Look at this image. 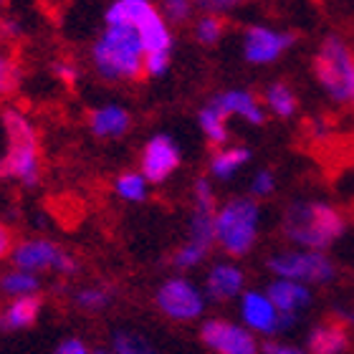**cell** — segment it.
Returning a JSON list of instances; mask_svg holds the SVG:
<instances>
[{"label": "cell", "instance_id": "19", "mask_svg": "<svg viewBox=\"0 0 354 354\" xmlns=\"http://www.w3.org/2000/svg\"><path fill=\"white\" fill-rule=\"evenodd\" d=\"M198 124L203 129V134H205V140L210 145H215V147H223L228 142V117L213 102H207L198 111Z\"/></svg>", "mask_w": 354, "mask_h": 354}, {"label": "cell", "instance_id": "6", "mask_svg": "<svg viewBox=\"0 0 354 354\" xmlns=\"http://www.w3.org/2000/svg\"><path fill=\"white\" fill-rule=\"evenodd\" d=\"M268 271L279 279L296 281V283H329L337 276L332 259L322 251H283L268 259Z\"/></svg>", "mask_w": 354, "mask_h": 354}, {"label": "cell", "instance_id": "16", "mask_svg": "<svg viewBox=\"0 0 354 354\" xmlns=\"http://www.w3.org/2000/svg\"><path fill=\"white\" fill-rule=\"evenodd\" d=\"M129 127H132V114L119 104H104L99 109L88 111V129L99 140L122 137L129 132Z\"/></svg>", "mask_w": 354, "mask_h": 354}, {"label": "cell", "instance_id": "3", "mask_svg": "<svg viewBox=\"0 0 354 354\" xmlns=\"http://www.w3.org/2000/svg\"><path fill=\"white\" fill-rule=\"evenodd\" d=\"M6 127V157L3 175L15 177L26 187H33L41 180V149H38L36 127L21 109H3Z\"/></svg>", "mask_w": 354, "mask_h": 354}, {"label": "cell", "instance_id": "4", "mask_svg": "<svg viewBox=\"0 0 354 354\" xmlns=\"http://www.w3.org/2000/svg\"><path fill=\"white\" fill-rule=\"evenodd\" d=\"M261 207L253 198H230L215 213V243L223 251L241 259L253 251L259 238Z\"/></svg>", "mask_w": 354, "mask_h": 354}, {"label": "cell", "instance_id": "13", "mask_svg": "<svg viewBox=\"0 0 354 354\" xmlns=\"http://www.w3.org/2000/svg\"><path fill=\"white\" fill-rule=\"evenodd\" d=\"M245 276L236 263H215L207 271L205 279V299L210 301H230L243 294Z\"/></svg>", "mask_w": 354, "mask_h": 354}, {"label": "cell", "instance_id": "24", "mask_svg": "<svg viewBox=\"0 0 354 354\" xmlns=\"http://www.w3.org/2000/svg\"><path fill=\"white\" fill-rule=\"evenodd\" d=\"M223 30H225V23H223L221 15L205 13L195 23V38H198L203 46H215L223 38Z\"/></svg>", "mask_w": 354, "mask_h": 354}, {"label": "cell", "instance_id": "26", "mask_svg": "<svg viewBox=\"0 0 354 354\" xmlns=\"http://www.w3.org/2000/svg\"><path fill=\"white\" fill-rule=\"evenodd\" d=\"M207 253H210L207 248H203V245L187 241V243H183L175 251V256H172V266H175V268H180V271H187V268H195L198 263H203Z\"/></svg>", "mask_w": 354, "mask_h": 354}, {"label": "cell", "instance_id": "7", "mask_svg": "<svg viewBox=\"0 0 354 354\" xmlns=\"http://www.w3.org/2000/svg\"><path fill=\"white\" fill-rule=\"evenodd\" d=\"M15 268L21 271H59L64 276H74L79 271V263L71 253H66L59 243H53L48 238H26L21 243H15L10 253Z\"/></svg>", "mask_w": 354, "mask_h": 354}, {"label": "cell", "instance_id": "31", "mask_svg": "<svg viewBox=\"0 0 354 354\" xmlns=\"http://www.w3.org/2000/svg\"><path fill=\"white\" fill-rule=\"evenodd\" d=\"M53 74H56V79L64 84L79 82V68H76L71 61H56V64H53Z\"/></svg>", "mask_w": 354, "mask_h": 354}, {"label": "cell", "instance_id": "17", "mask_svg": "<svg viewBox=\"0 0 354 354\" xmlns=\"http://www.w3.org/2000/svg\"><path fill=\"white\" fill-rule=\"evenodd\" d=\"M266 296L271 299V304L279 309V314H299L304 306L311 304V291L304 283L288 279H276L268 283Z\"/></svg>", "mask_w": 354, "mask_h": 354}, {"label": "cell", "instance_id": "33", "mask_svg": "<svg viewBox=\"0 0 354 354\" xmlns=\"http://www.w3.org/2000/svg\"><path fill=\"white\" fill-rule=\"evenodd\" d=\"M15 243H13V233L8 228L6 223H0V261L10 259V253H13Z\"/></svg>", "mask_w": 354, "mask_h": 354}, {"label": "cell", "instance_id": "32", "mask_svg": "<svg viewBox=\"0 0 354 354\" xmlns=\"http://www.w3.org/2000/svg\"><path fill=\"white\" fill-rule=\"evenodd\" d=\"M241 0H192V6L203 8L205 13H223V10H230V8H236Z\"/></svg>", "mask_w": 354, "mask_h": 354}, {"label": "cell", "instance_id": "36", "mask_svg": "<svg viewBox=\"0 0 354 354\" xmlns=\"http://www.w3.org/2000/svg\"><path fill=\"white\" fill-rule=\"evenodd\" d=\"M3 33H6L8 38H15L18 33H21V26L15 21H3Z\"/></svg>", "mask_w": 354, "mask_h": 354}, {"label": "cell", "instance_id": "18", "mask_svg": "<svg viewBox=\"0 0 354 354\" xmlns=\"http://www.w3.org/2000/svg\"><path fill=\"white\" fill-rule=\"evenodd\" d=\"M41 309H44V301L41 296H21V299H10L8 306L0 314V329L6 332H21V329H28L38 322L41 317Z\"/></svg>", "mask_w": 354, "mask_h": 354}, {"label": "cell", "instance_id": "5", "mask_svg": "<svg viewBox=\"0 0 354 354\" xmlns=\"http://www.w3.org/2000/svg\"><path fill=\"white\" fill-rule=\"evenodd\" d=\"M314 74L337 102H354V53L337 36H329L314 59Z\"/></svg>", "mask_w": 354, "mask_h": 354}, {"label": "cell", "instance_id": "23", "mask_svg": "<svg viewBox=\"0 0 354 354\" xmlns=\"http://www.w3.org/2000/svg\"><path fill=\"white\" fill-rule=\"evenodd\" d=\"M266 106L276 117H291L296 111V96L286 84H271L266 88Z\"/></svg>", "mask_w": 354, "mask_h": 354}, {"label": "cell", "instance_id": "2", "mask_svg": "<svg viewBox=\"0 0 354 354\" xmlns=\"http://www.w3.org/2000/svg\"><path fill=\"white\" fill-rule=\"evenodd\" d=\"M347 223L337 207L319 200H299L283 215V236L306 251H324L344 233Z\"/></svg>", "mask_w": 354, "mask_h": 354}, {"label": "cell", "instance_id": "12", "mask_svg": "<svg viewBox=\"0 0 354 354\" xmlns=\"http://www.w3.org/2000/svg\"><path fill=\"white\" fill-rule=\"evenodd\" d=\"M241 319H243L245 329H251V332H259V334L281 332L279 309L261 291H245L241 296Z\"/></svg>", "mask_w": 354, "mask_h": 354}, {"label": "cell", "instance_id": "22", "mask_svg": "<svg viewBox=\"0 0 354 354\" xmlns=\"http://www.w3.org/2000/svg\"><path fill=\"white\" fill-rule=\"evenodd\" d=\"M147 180L142 172H122L114 183V192L127 203H142L147 198Z\"/></svg>", "mask_w": 354, "mask_h": 354}, {"label": "cell", "instance_id": "21", "mask_svg": "<svg viewBox=\"0 0 354 354\" xmlns=\"http://www.w3.org/2000/svg\"><path fill=\"white\" fill-rule=\"evenodd\" d=\"M38 288H41V281H38L36 273L28 271H8L0 276V291L8 294L10 299H21V296H38Z\"/></svg>", "mask_w": 354, "mask_h": 354}, {"label": "cell", "instance_id": "25", "mask_svg": "<svg viewBox=\"0 0 354 354\" xmlns=\"http://www.w3.org/2000/svg\"><path fill=\"white\" fill-rule=\"evenodd\" d=\"M76 304L84 311H102L111 304V291L106 286H86L76 294Z\"/></svg>", "mask_w": 354, "mask_h": 354}, {"label": "cell", "instance_id": "14", "mask_svg": "<svg viewBox=\"0 0 354 354\" xmlns=\"http://www.w3.org/2000/svg\"><path fill=\"white\" fill-rule=\"evenodd\" d=\"M210 102H213L225 117H241V119H245L248 124H263L266 122V111L259 104V99H256L251 91H243V88L223 91V94L213 96Z\"/></svg>", "mask_w": 354, "mask_h": 354}, {"label": "cell", "instance_id": "15", "mask_svg": "<svg viewBox=\"0 0 354 354\" xmlns=\"http://www.w3.org/2000/svg\"><path fill=\"white\" fill-rule=\"evenodd\" d=\"M349 326L344 322H322L306 337L309 354H344L349 349Z\"/></svg>", "mask_w": 354, "mask_h": 354}, {"label": "cell", "instance_id": "38", "mask_svg": "<svg viewBox=\"0 0 354 354\" xmlns=\"http://www.w3.org/2000/svg\"><path fill=\"white\" fill-rule=\"evenodd\" d=\"M0 177H6V175H3V165H0Z\"/></svg>", "mask_w": 354, "mask_h": 354}, {"label": "cell", "instance_id": "11", "mask_svg": "<svg viewBox=\"0 0 354 354\" xmlns=\"http://www.w3.org/2000/svg\"><path fill=\"white\" fill-rule=\"evenodd\" d=\"M294 44L291 33L273 30L268 26H251L243 36V56L248 64H273L288 46Z\"/></svg>", "mask_w": 354, "mask_h": 354}, {"label": "cell", "instance_id": "35", "mask_svg": "<svg viewBox=\"0 0 354 354\" xmlns=\"http://www.w3.org/2000/svg\"><path fill=\"white\" fill-rule=\"evenodd\" d=\"M261 352L263 354H306V352H301V349L281 344V342H266L263 347H261Z\"/></svg>", "mask_w": 354, "mask_h": 354}, {"label": "cell", "instance_id": "34", "mask_svg": "<svg viewBox=\"0 0 354 354\" xmlns=\"http://www.w3.org/2000/svg\"><path fill=\"white\" fill-rule=\"evenodd\" d=\"M91 349L84 344L82 339H64L59 347L53 349V354H88Z\"/></svg>", "mask_w": 354, "mask_h": 354}, {"label": "cell", "instance_id": "37", "mask_svg": "<svg viewBox=\"0 0 354 354\" xmlns=\"http://www.w3.org/2000/svg\"><path fill=\"white\" fill-rule=\"evenodd\" d=\"M88 354H111V352H109V349H91Z\"/></svg>", "mask_w": 354, "mask_h": 354}, {"label": "cell", "instance_id": "10", "mask_svg": "<svg viewBox=\"0 0 354 354\" xmlns=\"http://www.w3.org/2000/svg\"><path fill=\"white\" fill-rule=\"evenodd\" d=\"M180 167V147L175 145L172 137L167 134H155L152 140L145 145L140 160V172L145 175L147 183H165L172 172Z\"/></svg>", "mask_w": 354, "mask_h": 354}, {"label": "cell", "instance_id": "28", "mask_svg": "<svg viewBox=\"0 0 354 354\" xmlns=\"http://www.w3.org/2000/svg\"><path fill=\"white\" fill-rule=\"evenodd\" d=\"M162 13L167 21L185 23L192 15V0H160Z\"/></svg>", "mask_w": 354, "mask_h": 354}, {"label": "cell", "instance_id": "30", "mask_svg": "<svg viewBox=\"0 0 354 354\" xmlns=\"http://www.w3.org/2000/svg\"><path fill=\"white\" fill-rule=\"evenodd\" d=\"M273 187H276V177H273L271 170L256 172V177H253V183H251V192L256 198H268L273 192Z\"/></svg>", "mask_w": 354, "mask_h": 354}, {"label": "cell", "instance_id": "9", "mask_svg": "<svg viewBox=\"0 0 354 354\" xmlns=\"http://www.w3.org/2000/svg\"><path fill=\"white\" fill-rule=\"evenodd\" d=\"M200 337L215 354H259L261 347L251 329L228 319H207L200 326Z\"/></svg>", "mask_w": 354, "mask_h": 354}, {"label": "cell", "instance_id": "20", "mask_svg": "<svg viewBox=\"0 0 354 354\" xmlns=\"http://www.w3.org/2000/svg\"><path fill=\"white\" fill-rule=\"evenodd\" d=\"M251 160V149L248 147H225L215 152L210 160V175L215 180H230L245 162Z\"/></svg>", "mask_w": 354, "mask_h": 354}, {"label": "cell", "instance_id": "8", "mask_svg": "<svg viewBox=\"0 0 354 354\" xmlns=\"http://www.w3.org/2000/svg\"><path fill=\"white\" fill-rule=\"evenodd\" d=\"M157 309L172 322H195L205 311V294L187 279H167L155 294Z\"/></svg>", "mask_w": 354, "mask_h": 354}, {"label": "cell", "instance_id": "27", "mask_svg": "<svg viewBox=\"0 0 354 354\" xmlns=\"http://www.w3.org/2000/svg\"><path fill=\"white\" fill-rule=\"evenodd\" d=\"M114 352L117 354H152L149 344L137 334L117 332L114 334Z\"/></svg>", "mask_w": 354, "mask_h": 354}, {"label": "cell", "instance_id": "1", "mask_svg": "<svg viewBox=\"0 0 354 354\" xmlns=\"http://www.w3.org/2000/svg\"><path fill=\"white\" fill-rule=\"evenodd\" d=\"M145 56L140 33L124 26H106L91 46V64L106 82H140L147 76Z\"/></svg>", "mask_w": 354, "mask_h": 354}, {"label": "cell", "instance_id": "29", "mask_svg": "<svg viewBox=\"0 0 354 354\" xmlns=\"http://www.w3.org/2000/svg\"><path fill=\"white\" fill-rule=\"evenodd\" d=\"M15 86H18V66L6 53H0V96H8Z\"/></svg>", "mask_w": 354, "mask_h": 354}]
</instances>
